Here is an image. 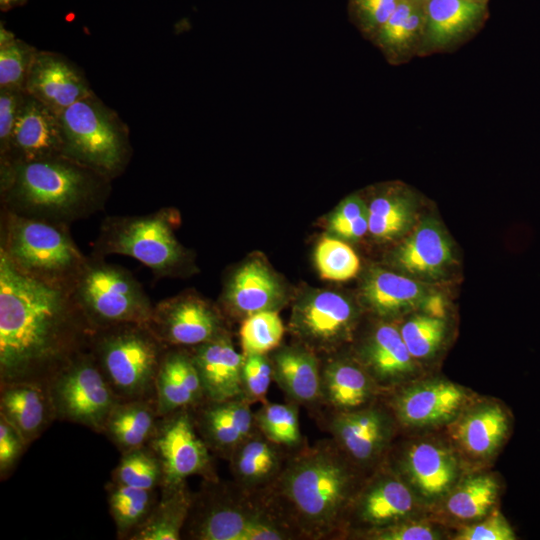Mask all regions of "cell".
Listing matches in <instances>:
<instances>
[{
  "instance_id": "1",
  "label": "cell",
  "mask_w": 540,
  "mask_h": 540,
  "mask_svg": "<svg viewBox=\"0 0 540 540\" xmlns=\"http://www.w3.org/2000/svg\"><path fill=\"white\" fill-rule=\"evenodd\" d=\"M94 332L70 285L27 274L0 250V383L48 382Z\"/></svg>"
},
{
  "instance_id": "2",
  "label": "cell",
  "mask_w": 540,
  "mask_h": 540,
  "mask_svg": "<svg viewBox=\"0 0 540 540\" xmlns=\"http://www.w3.org/2000/svg\"><path fill=\"white\" fill-rule=\"evenodd\" d=\"M352 463L333 440L295 450L260 497L297 538L327 539L354 498Z\"/></svg>"
},
{
  "instance_id": "3",
  "label": "cell",
  "mask_w": 540,
  "mask_h": 540,
  "mask_svg": "<svg viewBox=\"0 0 540 540\" xmlns=\"http://www.w3.org/2000/svg\"><path fill=\"white\" fill-rule=\"evenodd\" d=\"M5 210L60 225L100 210L111 179L66 156L0 166Z\"/></svg>"
},
{
  "instance_id": "4",
  "label": "cell",
  "mask_w": 540,
  "mask_h": 540,
  "mask_svg": "<svg viewBox=\"0 0 540 540\" xmlns=\"http://www.w3.org/2000/svg\"><path fill=\"white\" fill-rule=\"evenodd\" d=\"M166 347L143 324L98 329L90 344L91 352L120 401L155 399L156 377Z\"/></svg>"
},
{
  "instance_id": "5",
  "label": "cell",
  "mask_w": 540,
  "mask_h": 540,
  "mask_svg": "<svg viewBox=\"0 0 540 540\" xmlns=\"http://www.w3.org/2000/svg\"><path fill=\"white\" fill-rule=\"evenodd\" d=\"M64 156L109 179L122 174L132 156L129 130L94 92L60 114Z\"/></svg>"
},
{
  "instance_id": "6",
  "label": "cell",
  "mask_w": 540,
  "mask_h": 540,
  "mask_svg": "<svg viewBox=\"0 0 540 540\" xmlns=\"http://www.w3.org/2000/svg\"><path fill=\"white\" fill-rule=\"evenodd\" d=\"M72 296L96 331L121 324L147 325L154 306L126 269L86 260L70 284Z\"/></svg>"
},
{
  "instance_id": "7",
  "label": "cell",
  "mask_w": 540,
  "mask_h": 540,
  "mask_svg": "<svg viewBox=\"0 0 540 540\" xmlns=\"http://www.w3.org/2000/svg\"><path fill=\"white\" fill-rule=\"evenodd\" d=\"M0 250L23 272L36 278L70 285L87 258L66 226L6 211Z\"/></svg>"
},
{
  "instance_id": "8",
  "label": "cell",
  "mask_w": 540,
  "mask_h": 540,
  "mask_svg": "<svg viewBox=\"0 0 540 540\" xmlns=\"http://www.w3.org/2000/svg\"><path fill=\"white\" fill-rule=\"evenodd\" d=\"M171 212L161 209L144 216L107 217L96 243L98 254L133 257L156 276L178 273L187 254L174 235Z\"/></svg>"
},
{
  "instance_id": "9",
  "label": "cell",
  "mask_w": 540,
  "mask_h": 540,
  "mask_svg": "<svg viewBox=\"0 0 540 540\" xmlns=\"http://www.w3.org/2000/svg\"><path fill=\"white\" fill-rule=\"evenodd\" d=\"M241 490V489H240ZM236 497L226 489L204 494L191 524L190 536L197 540H289L296 534L260 498Z\"/></svg>"
},
{
  "instance_id": "10",
  "label": "cell",
  "mask_w": 540,
  "mask_h": 540,
  "mask_svg": "<svg viewBox=\"0 0 540 540\" xmlns=\"http://www.w3.org/2000/svg\"><path fill=\"white\" fill-rule=\"evenodd\" d=\"M56 418L103 433L120 399L90 348L76 354L49 380Z\"/></svg>"
},
{
  "instance_id": "11",
  "label": "cell",
  "mask_w": 540,
  "mask_h": 540,
  "mask_svg": "<svg viewBox=\"0 0 540 540\" xmlns=\"http://www.w3.org/2000/svg\"><path fill=\"white\" fill-rule=\"evenodd\" d=\"M147 445L160 460L161 487L181 483L194 475L208 482L217 481L211 451L197 432L190 408L159 417Z\"/></svg>"
},
{
  "instance_id": "12",
  "label": "cell",
  "mask_w": 540,
  "mask_h": 540,
  "mask_svg": "<svg viewBox=\"0 0 540 540\" xmlns=\"http://www.w3.org/2000/svg\"><path fill=\"white\" fill-rule=\"evenodd\" d=\"M356 310L345 296L317 290L303 296L294 306L290 330L310 350L330 353L350 338Z\"/></svg>"
},
{
  "instance_id": "13",
  "label": "cell",
  "mask_w": 540,
  "mask_h": 540,
  "mask_svg": "<svg viewBox=\"0 0 540 540\" xmlns=\"http://www.w3.org/2000/svg\"><path fill=\"white\" fill-rule=\"evenodd\" d=\"M147 326L166 346L177 347H195L225 332L219 313L191 295L155 305Z\"/></svg>"
},
{
  "instance_id": "14",
  "label": "cell",
  "mask_w": 540,
  "mask_h": 540,
  "mask_svg": "<svg viewBox=\"0 0 540 540\" xmlns=\"http://www.w3.org/2000/svg\"><path fill=\"white\" fill-rule=\"evenodd\" d=\"M489 18L488 4L472 0H430L418 57L455 51L473 38Z\"/></svg>"
},
{
  "instance_id": "15",
  "label": "cell",
  "mask_w": 540,
  "mask_h": 540,
  "mask_svg": "<svg viewBox=\"0 0 540 540\" xmlns=\"http://www.w3.org/2000/svg\"><path fill=\"white\" fill-rule=\"evenodd\" d=\"M328 429L344 455L364 467L375 462L387 447L392 423L380 408L367 406L352 412H333Z\"/></svg>"
},
{
  "instance_id": "16",
  "label": "cell",
  "mask_w": 540,
  "mask_h": 540,
  "mask_svg": "<svg viewBox=\"0 0 540 540\" xmlns=\"http://www.w3.org/2000/svg\"><path fill=\"white\" fill-rule=\"evenodd\" d=\"M62 155L64 139L60 115L25 92L14 126L9 159L0 166Z\"/></svg>"
},
{
  "instance_id": "17",
  "label": "cell",
  "mask_w": 540,
  "mask_h": 540,
  "mask_svg": "<svg viewBox=\"0 0 540 540\" xmlns=\"http://www.w3.org/2000/svg\"><path fill=\"white\" fill-rule=\"evenodd\" d=\"M24 91L57 114L93 91L83 72L69 59L51 51H37Z\"/></svg>"
},
{
  "instance_id": "18",
  "label": "cell",
  "mask_w": 540,
  "mask_h": 540,
  "mask_svg": "<svg viewBox=\"0 0 540 540\" xmlns=\"http://www.w3.org/2000/svg\"><path fill=\"white\" fill-rule=\"evenodd\" d=\"M251 406L244 397H238L205 400L192 408L197 432L211 452L229 460L236 448L257 429Z\"/></svg>"
},
{
  "instance_id": "19",
  "label": "cell",
  "mask_w": 540,
  "mask_h": 540,
  "mask_svg": "<svg viewBox=\"0 0 540 540\" xmlns=\"http://www.w3.org/2000/svg\"><path fill=\"white\" fill-rule=\"evenodd\" d=\"M190 354L199 373L205 400L223 401L243 397L244 355L235 349L226 331L193 347Z\"/></svg>"
},
{
  "instance_id": "20",
  "label": "cell",
  "mask_w": 540,
  "mask_h": 540,
  "mask_svg": "<svg viewBox=\"0 0 540 540\" xmlns=\"http://www.w3.org/2000/svg\"><path fill=\"white\" fill-rule=\"evenodd\" d=\"M0 384V416L14 426L29 445L57 419L49 384L34 380Z\"/></svg>"
},
{
  "instance_id": "21",
  "label": "cell",
  "mask_w": 540,
  "mask_h": 540,
  "mask_svg": "<svg viewBox=\"0 0 540 540\" xmlns=\"http://www.w3.org/2000/svg\"><path fill=\"white\" fill-rule=\"evenodd\" d=\"M466 392L449 381H430L403 390L394 399L397 419L410 427L433 426L459 413L467 402Z\"/></svg>"
},
{
  "instance_id": "22",
  "label": "cell",
  "mask_w": 540,
  "mask_h": 540,
  "mask_svg": "<svg viewBox=\"0 0 540 540\" xmlns=\"http://www.w3.org/2000/svg\"><path fill=\"white\" fill-rule=\"evenodd\" d=\"M350 508L365 533L408 517L414 508V498L406 483L395 475L385 473L374 477L356 493Z\"/></svg>"
},
{
  "instance_id": "23",
  "label": "cell",
  "mask_w": 540,
  "mask_h": 540,
  "mask_svg": "<svg viewBox=\"0 0 540 540\" xmlns=\"http://www.w3.org/2000/svg\"><path fill=\"white\" fill-rule=\"evenodd\" d=\"M273 381L288 401L312 407L321 402V364L304 345L278 347L269 358Z\"/></svg>"
},
{
  "instance_id": "24",
  "label": "cell",
  "mask_w": 540,
  "mask_h": 540,
  "mask_svg": "<svg viewBox=\"0 0 540 540\" xmlns=\"http://www.w3.org/2000/svg\"><path fill=\"white\" fill-rule=\"evenodd\" d=\"M205 401L199 373L192 356L182 350L166 351L155 382V404L159 417Z\"/></svg>"
},
{
  "instance_id": "25",
  "label": "cell",
  "mask_w": 540,
  "mask_h": 540,
  "mask_svg": "<svg viewBox=\"0 0 540 540\" xmlns=\"http://www.w3.org/2000/svg\"><path fill=\"white\" fill-rule=\"evenodd\" d=\"M376 385L359 361L332 357L321 365V402L333 412H352L369 406Z\"/></svg>"
},
{
  "instance_id": "26",
  "label": "cell",
  "mask_w": 540,
  "mask_h": 540,
  "mask_svg": "<svg viewBox=\"0 0 540 540\" xmlns=\"http://www.w3.org/2000/svg\"><path fill=\"white\" fill-rule=\"evenodd\" d=\"M283 288L276 275L260 260H251L232 275L225 292L228 309L243 319L251 314L277 310Z\"/></svg>"
},
{
  "instance_id": "27",
  "label": "cell",
  "mask_w": 540,
  "mask_h": 540,
  "mask_svg": "<svg viewBox=\"0 0 540 540\" xmlns=\"http://www.w3.org/2000/svg\"><path fill=\"white\" fill-rule=\"evenodd\" d=\"M282 449L256 429L229 458L237 487L250 494L269 488L284 467Z\"/></svg>"
},
{
  "instance_id": "28",
  "label": "cell",
  "mask_w": 540,
  "mask_h": 540,
  "mask_svg": "<svg viewBox=\"0 0 540 540\" xmlns=\"http://www.w3.org/2000/svg\"><path fill=\"white\" fill-rule=\"evenodd\" d=\"M424 23L425 3L401 0L371 41L388 63H407L419 54Z\"/></svg>"
},
{
  "instance_id": "29",
  "label": "cell",
  "mask_w": 540,
  "mask_h": 540,
  "mask_svg": "<svg viewBox=\"0 0 540 540\" xmlns=\"http://www.w3.org/2000/svg\"><path fill=\"white\" fill-rule=\"evenodd\" d=\"M404 469L411 484L427 500H437L448 493L458 473L451 451L443 445L423 441L406 452Z\"/></svg>"
},
{
  "instance_id": "30",
  "label": "cell",
  "mask_w": 540,
  "mask_h": 540,
  "mask_svg": "<svg viewBox=\"0 0 540 540\" xmlns=\"http://www.w3.org/2000/svg\"><path fill=\"white\" fill-rule=\"evenodd\" d=\"M360 363L378 385H391L413 370V357L391 323L379 324L365 341Z\"/></svg>"
},
{
  "instance_id": "31",
  "label": "cell",
  "mask_w": 540,
  "mask_h": 540,
  "mask_svg": "<svg viewBox=\"0 0 540 540\" xmlns=\"http://www.w3.org/2000/svg\"><path fill=\"white\" fill-rule=\"evenodd\" d=\"M405 271L423 277H437L452 261V250L443 230L434 221L421 223L395 253Z\"/></svg>"
},
{
  "instance_id": "32",
  "label": "cell",
  "mask_w": 540,
  "mask_h": 540,
  "mask_svg": "<svg viewBox=\"0 0 540 540\" xmlns=\"http://www.w3.org/2000/svg\"><path fill=\"white\" fill-rule=\"evenodd\" d=\"M162 494L146 520L129 536L131 540H177L188 522L195 497L186 481L160 487Z\"/></svg>"
},
{
  "instance_id": "33",
  "label": "cell",
  "mask_w": 540,
  "mask_h": 540,
  "mask_svg": "<svg viewBox=\"0 0 540 540\" xmlns=\"http://www.w3.org/2000/svg\"><path fill=\"white\" fill-rule=\"evenodd\" d=\"M158 419L155 399L120 401L108 416L103 433L124 453L147 445Z\"/></svg>"
},
{
  "instance_id": "34",
  "label": "cell",
  "mask_w": 540,
  "mask_h": 540,
  "mask_svg": "<svg viewBox=\"0 0 540 540\" xmlns=\"http://www.w3.org/2000/svg\"><path fill=\"white\" fill-rule=\"evenodd\" d=\"M509 425V417L502 407L483 404L469 411L459 421L455 436L468 454L487 457L502 444Z\"/></svg>"
},
{
  "instance_id": "35",
  "label": "cell",
  "mask_w": 540,
  "mask_h": 540,
  "mask_svg": "<svg viewBox=\"0 0 540 540\" xmlns=\"http://www.w3.org/2000/svg\"><path fill=\"white\" fill-rule=\"evenodd\" d=\"M424 286L406 276L382 269L372 270L363 284V297L381 316L397 314L425 297Z\"/></svg>"
},
{
  "instance_id": "36",
  "label": "cell",
  "mask_w": 540,
  "mask_h": 540,
  "mask_svg": "<svg viewBox=\"0 0 540 540\" xmlns=\"http://www.w3.org/2000/svg\"><path fill=\"white\" fill-rule=\"evenodd\" d=\"M108 506L119 538L129 536L146 520L158 496L155 490L135 488L112 482Z\"/></svg>"
},
{
  "instance_id": "37",
  "label": "cell",
  "mask_w": 540,
  "mask_h": 540,
  "mask_svg": "<svg viewBox=\"0 0 540 540\" xmlns=\"http://www.w3.org/2000/svg\"><path fill=\"white\" fill-rule=\"evenodd\" d=\"M412 205L402 189L391 187L368 204V231L378 239L400 235L411 222Z\"/></svg>"
},
{
  "instance_id": "38",
  "label": "cell",
  "mask_w": 540,
  "mask_h": 540,
  "mask_svg": "<svg viewBox=\"0 0 540 540\" xmlns=\"http://www.w3.org/2000/svg\"><path fill=\"white\" fill-rule=\"evenodd\" d=\"M299 405L287 403H263L254 412L256 428L275 445L289 450L303 447L299 421Z\"/></svg>"
},
{
  "instance_id": "39",
  "label": "cell",
  "mask_w": 540,
  "mask_h": 540,
  "mask_svg": "<svg viewBox=\"0 0 540 540\" xmlns=\"http://www.w3.org/2000/svg\"><path fill=\"white\" fill-rule=\"evenodd\" d=\"M499 493L497 480L488 474L467 478L454 489L447 500V510L460 520H475L485 516L495 504Z\"/></svg>"
},
{
  "instance_id": "40",
  "label": "cell",
  "mask_w": 540,
  "mask_h": 540,
  "mask_svg": "<svg viewBox=\"0 0 540 540\" xmlns=\"http://www.w3.org/2000/svg\"><path fill=\"white\" fill-rule=\"evenodd\" d=\"M162 481L160 460L148 445L122 453L112 473V482L135 488L155 490Z\"/></svg>"
},
{
  "instance_id": "41",
  "label": "cell",
  "mask_w": 540,
  "mask_h": 540,
  "mask_svg": "<svg viewBox=\"0 0 540 540\" xmlns=\"http://www.w3.org/2000/svg\"><path fill=\"white\" fill-rule=\"evenodd\" d=\"M284 331L283 322L275 310L245 317L239 330L242 354L267 355L280 346Z\"/></svg>"
},
{
  "instance_id": "42",
  "label": "cell",
  "mask_w": 540,
  "mask_h": 540,
  "mask_svg": "<svg viewBox=\"0 0 540 540\" xmlns=\"http://www.w3.org/2000/svg\"><path fill=\"white\" fill-rule=\"evenodd\" d=\"M314 258L321 277L330 281H347L355 277L360 268L354 250L333 237H325L318 242Z\"/></svg>"
},
{
  "instance_id": "43",
  "label": "cell",
  "mask_w": 540,
  "mask_h": 540,
  "mask_svg": "<svg viewBox=\"0 0 540 540\" xmlns=\"http://www.w3.org/2000/svg\"><path fill=\"white\" fill-rule=\"evenodd\" d=\"M446 325L442 318L418 315L407 320L400 328L402 338L415 359L431 356L445 336Z\"/></svg>"
},
{
  "instance_id": "44",
  "label": "cell",
  "mask_w": 540,
  "mask_h": 540,
  "mask_svg": "<svg viewBox=\"0 0 540 540\" xmlns=\"http://www.w3.org/2000/svg\"><path fill=\"white\" fill-rule=\"evenodd\" d=\"M37 51L18 38L0 45V88L24 90Z\"/></svg>"
},
{
  "instance_id": "45",
  "label": "cell",
  "mask_w": 540,
  "mask_h": 540,
  "mask_svg": "<svg viewBox=\"0 0 540 540\" xmlns=\"http://www.w3.org/2000/svg\"><path fill=\"white\" fill-rule=\"evenodd\" d=\"M329 230L346 240H357L368 231V205L357 195L345 198L329 219Z\"/></svg>"
},
{
  "instance_id": "46",
  "label": "cell",
  "mask_w": 540,
  "mask_h": 540,
  "mask_svg": "<svg viewBox=\"0 0 540 540\" xmlns=\"http://www.w3.org/2000/svg\"><path fill=\"white\" fill-rule=\"evenodd\" d=\"M272 381V365L267 355H244L242 390L246 400L252 404L267 402V393Z\"/></svg>"
},
{
  "instance_id": "47",
  "label": "cell",
  "mask_w": 540,
  "mask_h": 540,
  "mask_svg": "<svg viewBox=\"0 0 540 540\" xmlns=\"http://www.w3.org/2000/svg\"><path fill=\"white\" fill-rule=\"evenodd\" d=\"M401 0H349V14L361 34L370 41Z\"/></svg>"
},
{
  "instance_id": "48",
  "label": "cell",
  "mask_w": 540,
  "mask_h": 540,
  "mask_svg": "<svg viewBox=\"0 0 540 540\" xmlns=\"http://www.w3.org/2000/svg\"><path fill=\"white\" fill-rule=\"evenodd\" d=\"M24 95V90L0 88V163L9 159L14 126Z\"/></svg>"
},
{
  "instance_id": "49",
  "label": "cell",
  "mask_w": 540,
  "mask_h": 540,
  "mask_svg": "<svg viewBox=\"0 0 540 540\" xmlns=\"http://www.w3.org/2000/svg\"><path fill=\"white\" fill-rule=\"evenodd\" d=\"M371 540H435L440 533L426 523H413L404 520L363 533Z\"/></svg>"
},
{
  "instance_id": "50",
  "label": "cell",
  "mask_w": 540,
  "mask_h": 540,
  "mask_svg": "<svg viewBox=\"0 0 540 540\" xmlns=\"http://www.w3.org/2000/svg\"><path fill=\"white\" fill-rule=\"evenodd\" d=\"M28 447L23 436L0 416V476L5 479Z\"/></svg>"
},
{
  "instance_id": "51",
  "label": "cell",
  "mask_w": 540,
  "mask_h": 540,
  "mask_svg": "<svg viewBox=\"0 0 540 540\" xmlns=\"http://www.w3.org/2000/svg\"><path fill=\"white\" fill-rule=\"evenodd\" d=\"M457 540H513V529L499 514L494 513L482 522L469 525L456 536Z\"/></svg>"
},
{
  "instance_id": "52",
  "label": "cell",
  "mask_w": 540,
  "mask_h": 540,
  "mask_svg": "<svg viewBox=\"0 0 540 540\" xmlns=\"http://www.w3.org/2000/svg\"><path fill=\"white\" fill-rule=\"evenodd\" d=\"M27 2V0H0V10L2 12H7L16 7L22 6Z\"/></svg>"
},
{
  "instance_id": "53",
  "label": "cell",
  "mask_w": 540,
  "mask_h": 540,
  "mask_svg": "<svg viewBox=\"0 0 540 540\" xmlns=\"http://www.w3.org/2000/svg\"><path fill=\"white\" fill-rule=\"evenodd\" d=\"M15 35L7 30L4 26H3V23L1 22V25H0V45H5L11 41H13L15 39Z\"/></svg>"
},
{
  "instance_id": "54",
  "label": "cell",
  "mask_w": 540,
  "mask_h": 540,
  "mask_svg": "<svg viewBox=\"0 0 540 540\" xmlns=\"http://www.w3.org/2000/svg\"><path fill=\"white\" fill-rule=\"evenodd\" d=\"M472 1L482 3V4H488V2H489V0H472Z\"/></svg>"
},
{
  "instance_id": "55",
  "label": "cell",
  "mask_w": 540,
  "mask_h": 540,
  "mask_svg": "<svg viewBox=\"0 0 540 540\" xmlns=\"http://www.w3.org/2000/svg\"><path fill=\"white\" fill-rule=\"evenodd\" d=\"M419 1H421V2H423V3L426 4V3L429 2L430 0H419Z\"/></svg>"
}]
</instances>
